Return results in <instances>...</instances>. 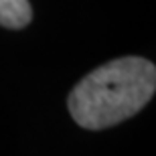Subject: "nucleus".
<instances>
[{
  "label": "nucleus",
  "instance_id": "f03ea898",
  "mask_svg": "<svg viewBox=\"0 0 156 156\" xmlns=\"http://www.w3.org/2000/svg\"><path fill=\"white\" fill-rule=\"evenodd\" d=\"M33 18L29 0H0V27L24 29Z\"/></svg>",
  "mask_w": 156,
  "mask_h": 156
},
{
  "label": "nucleus",
  "instance_id": "f257e3e1",
  "mask_svg": "<svg viewBox=\"0 0 156 156\" xmlns=\"http://www.w3.org/2000/svg\"><path fill=\"white\" fill-rule=\"evenodd\" d=\"M156 89V67L142 57H122L93 69L73 87L67 105L85 130H104L138 114Z\"/></svg>",
  "mask_w": 156,
  "mask_h": 156
}]
</instances>
